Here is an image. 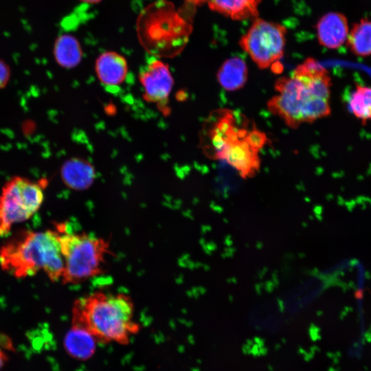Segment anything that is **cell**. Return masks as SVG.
Wrapping results in <instances>:
<instances>
[{
    "instance_id": "cell-5",
    "label": "cell",
    "mask_w": 371,
    "mask_h": 371,
    "mask_svg": "<svg viewBox=\"0 0 371 371\" xmlns=\"http://www.w3.org/2000/svg\"><path fill=\"white\" fill-rule=\"evenodd\" d=\"M44 199L43 186L27 178L14 177L6 182L0 196V236L14 223L30 218Z\"/></svg>"
},
{
    "instance_id": "cell-15",
    "label": "cell",
    "mask_w": 371,
    "mask_h": 371,
    "mask_svg": "<svg viewBox=\"0 0 371 371\" xmlns=\"http://www.w3.org/2000/svg\"><path fill=\"white\" fill-rule=\"evenodd\" d=\"M315 282L306 279L289 290L281 300L283 308L290 313H296L311 304L315 295Z\"/></svg>"
},
{
    "instance_id": "cell-3",
    "label": "cell",
    "mask_w": 371,
    "mask_h": 371,
    "mask_svg": "<svg viewBox=\"0 0 371 371\" xmlns=\"http://www.w3.org/2000/svg\"><path fill=\"white\" fill-rule=\"evenodd\" d=\"M3 269L16 278L34 275L43 270L56 282L62 279L65 261L58 232L23 231L10 238L0 249Z\"/></svg>"
},
{
    "instance_id": "cell-13",
    "label": "cell",
    "mask_w": 371,
    "mask_h": 371,
    "mask_svg": "<svg viewBox=\"0 0 371 371\" xmlns=\"http://www.w3.org/2000/svg\"><path fill=\"white\" fill-rule=\"evenodd\" d=\"M247 73L245 62L238 57H233L223 63L218 71L217 79L225 90L236 91L246 83Z\"/></svg>"
},
{
    "instance_id": "cell-18",
    "label": "cell",
    "mask_w": 371,
    "mask_h": 371,
    "mask_svg": "<svg viewBox=\"0 0 371 371\" xmlns=\"http://www.w3.org/2000/svg\"><path fill=\"white\" fill-rule=\"evenodd\" d=\"M351 113L359 120L366 122L371 120V87L357 85L348 102Z\"/></svg>"
},
{
    "instance_id": "cell-17",
    "label": "cell",
    "mask_w": 371,
    "mask_h": 371,
    "mask_svg": "<svg viewBox=\"0 0 371 371\" xmlns=\"http://www.w3.org/2000/svg\"><path fill=\"white\" fill-rule=\"evenodd\" d=\"M54 55L60 66L71 68L80 62L82 51L78 40L68 34L60 36L55 43Z\"/></svg>"
},
{
    "instance_id": "cell-1",
    "label": "cell",
    "mask_w": 371,
    "mask_h": 371,
    "mask_svg": "<svg viewBox=\"0 0 371 371\" xmlns=\"http://www.w3.org/2000/svg\"><path fill=\"white\" fill-rule=\"evenodd\" d=\"M330 87L328 71L308 58L290 76L276 81L278 93L269 100L268 109L291 128L313 122L330 115Z\"/></svg>"
},
{
    "instance_id": "cell-20",
    "label": "cell",
    "mask_w": 371,
    "mask_h": 371,
    "mask_svg": "<svg viewBox=\"0 0 371 371\" xmlns=\"http://www.w3.org/2000/svg\"><path fill=\"white\" fill-rule=\"evenodd\" d=\"M0 346H1L5 349H10L11 348L10 339L7 336L0 334Z\"/></svg>"
},
{
    "instance_id": "cell-22",
    "label": "cell",
    "mask_w": 371,
    "mask_h": 371,
    "mask_svg": "<svg viewBox=\"0 0 371 371\" xmlns=\"http://www.w3.org/2000/svg\"><path fill=\"white\" fill-rule=\"evenodd\" d=\"M210 0H187V1L194 5H200L205 2H208Z\"/></svg>"
},
{
    "instance_id": "cell-23",
    "label": "cell",
    "mask_w": 371,
    "mask_h": 371,
    "mask_svg": "<svg viewBox=\"0 0 371 371\" xmlns=\"http://www.w3.org/2000/svg\"><path fill=\"white\" fill-rule=\"evenodd\" d=\"M80 1H85V2H87V3H97V2H99L101 0H80Z\"/></svg>"
},
{
    "instance_id": "cell-19",
    "label": "cell",
    "mask_w": 371,
    "mask_h": 371,
    "mask_svg": "<svg viewBox=\"0 0 371 371\" xmlns=\"http://www.w3.org/2000/svg\"><path fill=\"white\" fill-rule=\"evenodd\" d=\"M9 78V70L5 65L0 61V88L5 85Z\"/></svg>"
},
{
    "instance_id": "cell-10",
    "label": "cell",
    "mask_w": 371,
    "mask_h": 371,
    "mask_svg": "<svg viewBox=\"0 0 371 371\" xmlns=\"http://www.w3.org/2000/svg\"><path fill=\"white\" fill-rule=\"evenodd\" d=\"M95 69L102 84L114 87L124 82L128 71V65L124 57L120 54L106 52L97 58Z\"/></svg>"
},
{
    "instance_id": "cell-21",
    "label": "cell",
    "mask_w": 371,
    "mask_h": 371,
    "mask_svg": "<svg viewBox=\"0 0 371 371\" xmlns=\"http://www.w3.org/2000/svg\"><path fill=\"white\" fill-rule=\"evenodd\" d=\"M3 348V347L0 346V369L3 366L8 358L7 354L5 352Z\"/></svg>"
},
{
    "instance_id": "cell-6",
    "label": "cell",
    "mask_w": 371,
    "mask_h": 371,
    "mask_svg": "<svg viewBox=\"0 0 371 371\" xmlns=\"http://www.w3.org/2000/svg\"><path fill=\"white\" fill-rule=\"evenodd\" d=\"M238 115L225 128L219 139L215 159L226 161L244 179L253 177L259 170V151L250 142L251 128L248 122Z\"/></svg>"
},
{
    "instance_id": "cell-12",
    "label": "cell",
    "mask_w": 371,
    "mask_h": 371,
    "mask_svg": "<svg viewBox=\"0 0 371 371\" xmlns=\"http://www.w3.org/2000/svg\"><path fill=\"white\" fill-rule=\"evenodd\" d=\"M64 339L66 351L73 357L87 359L95 350V337L85 328L71 324Z\"/></svg>"
},
{
    "instance_id": "cell-16",
    "label": "cell",
    "mask_w": 371,
    "mask_h": 371,
    "mask_svg": "<svg viewBox=\"0 0 371 371\" xmlns=\"http://www.w3.org/2000/svg\"><path fill=\"white\" fill-rule=\"evenodd\" d=\"M348 45L356 56H371V19H361L355 23L349 32Z\"/></svg>"
},
{
    "instance_id": "cell-2",
    "label": "cell",
    "mask_w": 371,
    "mask_h": 371,
    "mask_svg": "<svg viewBox=\"0 0 371 371\" xmlns=\"http://www.w3.org/2000/svg\"><path fill=\"white\" fill-rule=\"evenodd\" d=\"M71 324L85 328L103 343L126 344L139 330L133 300L123 293L96 291L77 299Z\"/></svg>"
},
{
    "instance_id": "cell-4",
    "label": "cell",
    "mask_w": 371,
    "mask_h": 371,
    "mask_svg": "<svg viewBox=\"0 0 371 371\" xmlns=\"http://www.w3.org/2000/svg\"><path fill=\"white\" fill-rule=\"evenodd\" d=\"M65 269L61 280L64 284H79L104 272L109 242L85 232L67 229L66 223L56 225Z\"/></svg>"
},
{
    "instance_id": "cell-9",
    "label": "cell",
    "mask_w": 371,
    "mask_h": 371,
    "mask_svg": "<svg viewBox=\"0 0 371 371\" xmlns=\"http://www.w3.org/2000/svg\"><path fill=\"white\" fill-rule=\"evenodd\" d=\"M319 43L322 46L336 49L346 41L349 34V27L344 14L337 12H330L322 16L316 25Z\"/></svg>"
},
{
    "instance_id": "cell-11",
    "label": "cell",
    "mask_w": 371,
    "mask_h": 371,
    "mask_svg": "<svg viewBox=\"0 0 371 371\" xmlns=\"http://www.w3.org/2000/svg\"><path fill=\"white\" fill-rule=\"evenodd\" d=\"M61 177L67 187L76 190H85L93 184L95 170L87 161L73 158L62 166Z\"/></svg>"
},
{
    "instance_id": "cell-7",
    "label": "cell",
    "mask_w": 371,
    "mask_h": 371,
    "mask_svg": "<svg viewBox=\"0 0 371 371\" xmlns=\"http://www.w3.org/2000/svg\"><path fill=\"white\" fill-rule=\"evenodd\" d=\"M286 28L258 18L239 44L261 69L272 66L283 56Z\"/></svg>"
},
{
    "instance_id": "cell-8",
    "label": "cell",
    "mask_w": 371,
    "mask_h": 371,
    "mask_svg": "<svg viewBox=\"0 0 371 371\" xmlns=\"http://www.w3.org/2000/svg\"><path fill=\"white\" fill-rule=\"evenodd\" d=\"M139 80L144 98L157 104L167 101L174 83L168 65L157 59L149 60L143 67Z\"/></svg>"
},
{
    "instance_id": "cell-14",
    "label": "cell",
    "mask_w": 371,
    "mask_h": 371,
    "mask_svg": "<svg viewBox=\"0 0 371 371\" xmlns=\"http://www.w3.org/2000/svg\"><path fill=\"white\" fill-rule=\"evenodd\" d=\"M261 0H210L209 8L234 20L256 17Z\"/></svg>"
}]
</instances>
